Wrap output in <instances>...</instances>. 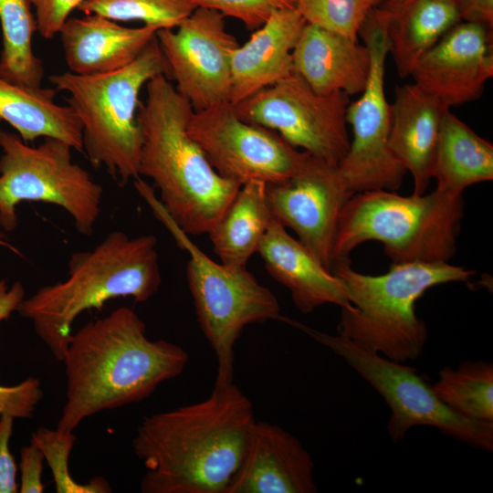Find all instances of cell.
Returning a JSON list of instances; mask_svg holds the SVG:
<instances>
[{
	"label": "cell",
	"instance_id": "cell-1",
	"mask_svg": "<svg viewBox=\"0 0 493 493\" xmlns=\"http://www.w3.org/2000/svg\"><path fill=\"white\" fill-rule=\"evenodd\" d=\"M251 401L234 383L204 401L144 416L132 440L146 472L143 493H225L255 423Z\"/></svg>",
	"mask_w": 493,
	"mask_h": 493
},
{
	"label": "cell",
	"instance_id": "cell-2",
	"mask_svg": "<svg viewBox=\"0 0 493 493\" xmlns=\"http://www.w3.org/2000/svg\"><path fill=\"white\" fill-rule=\"evenodd\" d=\"M188 360L181 346L150 340L128 307L89 321L72 333L61 361L66 398L57 428L73 432L90 416L147 398L179 376Z\"/></svg>",
	"mask_w": 493,
	"mask_h": 493
},
{
	"label": "cell",
	"instance_id": "cell-3",
	"mask_svg": "<svg viewBox=\"0 0 493 493\" xmlns=\"http://www.w3.org/2000/svg\"><path fill=\"white\" fill-rule=\"evenodd\" d=\"M137 120L142 135L139 175L158 188L160 202L188 235L208 234L241 184L221 176L187 133L194 109L165 75L146 85Z\"/></svg>",
	"mask_w": 493,
	"mask_h": 493
},
{
	"label": "cell",
	"instance_id": "cell-4",
	"mask_svg": "<svg viewBox=\"0 0 493 493\" xmlns=\"http://www.w3.org/2000/svg\"><path fill=\"white\" fill-rule=\"evenodd\" d=\"M161 284L157 238L112 231L92 249L73 253L66 278L24 298L16 311L32 322L37 337L61 362L81 313L118 298L147 301Z\"/></svg>",
	"mask_w": 493,
	"mask_h": 493
},
{
	"label": "cell",
	"instance_id": "cell-5",
	"mask_svg": "<svg viewBox=\"0 0 493 493\" xmlns=\"http://www.w3.org/2000/svg\"><path fill=\"white\" fill-rule=\"evenodd\" d=\"M332 273L344 283L351 304L341 308L338 333L404 362L416 360L427 340L425 323L415 313L416 301L430 288L467 281L475 271L447 262H404L372 276L341 262L333 266Z\"/></svg>",
	"mask_w": 493,
	"mask_h": 493
},
{
	"label": "cell",
	"instance_id": "cell-6",
	"mask_svg": "<svg viewBox=\"0 0 493 493\" xmlns=\"http://www.w3.org/2000/svg\"><path fill=\"white\" fill-rule=\"evenodd\" d=\"M462 216V194L436 188L426 195L403 196L388 190L353 194L339 216L332 267L351 262V251L369 240L382 242L393 264L447 262L456 250Z\"/></svg>",
	"mask_w": 493,
	"mask_h": 493
},
{
	"label": "cell",
	"instance_id": "cell-7",
	"mask_svg": "<svg viewBox=\"0 0 493 493\" xmlns=\"http://www.w3.org/2000/svg\"><path fill=\"white\" fill-rule=\"evenodd\" d=\"M168 67L156 37L129 65L113 72L83 76L69 71L49 76L82 126L83 152L94 168L104 167L120 184L139 175L142 135L137 120L139 95Z\"/></svg>",
	"mask_w": 493,
	"mask_h": 493
},
{
	"label": "cell",
	"instance_id": "cell-8",
	"mask_svg": "<svg viewBox=\"0 0 493 493\" xmlns=\"http://www.w3.org/2000/svg\"><path fill=\"white\" fill-rule=\"evenodd\" d=\"M134 186L178 246L189 254L186 278L201 330L216 357L215 384L231 383L237 339L249 324L279 320L278 301L246 267L232 268L207 257L175 224L147 183L139 178Z\"/></svg>",
	"mask_w": 493,
	"mask_h": 493
},
{
	"label": "cell",
	"instance_id": "cell-9",
	"mask_svg": "<svg viewBox=\"0 0 493 493\" xmlns=\"http://www.w3.org/2000/svg\"><path fill=\"white\" fill-rule=\"evenodd\" d=\"M0 226H17L16 206L23 201L61 207L82 235L93 233L101 211L102 186L72 160V147L56 138L31 146L18 134L0 128Z\"/></svg>",
	"mask_w": 493,
	"mask_h": 493
},
{
	"label": "cell",
	"instance_id": "cell-10",
	"mask_svg": "<svg viewBox=\"0 0 493 493\" xmlns=\"http://www.w3.org/2000/svg\"><path fill=\"white\" fill-rule=\"evenodd\" d=\"M282 321L300 330L341 357L383 397L392 411L387 430L393 443L416 425L439 429L469 446L493 449V422L464 418L443 404L416 369L403 365L350 339L329 334L284 316Z\"/></svg>",
	"mask_w": 493,
	"mask_h": 493
},
{
	"label": "cell",
	"instance_id": "cell-11",
	"mask_svg": "<svg viewBox=\"0 0 493 493\" xmlns=\"http://www.w3.org/2000/svg\"><path fill=\"white\" fill-rule=\"evenodd\" d=\"M388 16L384 5L375 7L359 32L369 49L370 71L361 97L347 107L346 120L353 137L338 164L352 194L369 190L396 191L406 173L389 147L392 112L384 93L385 61L390 51Z\"/></svg>",
	"mask_w": 493,
	"mask_h": 493
},
{
	"label": "cell",
	"instance_id": "cell-12",
	"mask_svg": "<svg viewBox=\"0 0 493 493\" xmlns=\"http://www.w3.org/2000/svg\"><path fill=\"white\" fill-rule=\"evenodd\" d=\"M350 102L344 92L316 93L293 73L234 106L242 120L273 130L295 148L338 165L351 144L346 120Z\"/></svg>",
	"mask_w": 493,
	"mask_h": 493
},
{
	"label": "cell",
	"instance_id": "cell-13",
	"mask_svg": "<svg viewBox=\"0 0 493 493\" xmlns=\"http://www.w3.org/2000/svg\"><path fill=\"white\" fill-rule=\"evenodd\" d=\"M187 133L221 176L241 185L282 182L300 169L309 154L275 131L242 120L229 101L194 110Z\"/></svg>",
	"mask_w": 493,
	"mask_h": 493
},
{
	"label": "cell",
	"instance_id": "cell-14",
	"mask_svg": "<svg viewBox=\"0 0 493 493\" xmlns=\"http://www.w3.org/2000/svg\"><path fill=\"white\" fill-rule=\"evenodd\" d=\"M168 79L194 111L229 101L231 58L239 46L216 10L198 6L173 29L156 32Z\"/></svg>",
	"mask_w": 493,
	"mask_h": 493
},
{
	"label": "cell",
	"instance_id": "cell-15",
	"mask_svg": "<svg viewBox=\"0 0 493 493\" xmlns=\"http://www.w3.org/2000/svg\"><path fill=\"white\" fill-rule=\"evenodd\" d=\"M273 217L292 229L298 240L332 272V246L341 211L352 195L338 165L310 153L291 177L267 184Z\"/></svg>",
	"mask_w": 493,
	"mask_h": 493
},
{
	"label": "cell",
	"instance_id": "cell-16",
	"mask_svg": "<svg viewBox=\"0 0 493 493\" xmlns=\"http://www.w3.org/2000/svg\"><path fill=\"white\" fill-rule=\"evenodd\" d=\"M489 28L467 21L454 26L417 60L410 73L414 84L448 109L479 98L493 76Z\"/></svg>",
	"mask_w": 493,
	"mask_h": 493
},
{
	"label": "cell",
	"instance_id": "cell-17",
	"mask_svg": "<svg viewBox=\"0 0 493 493\" xmlns=\"http://www.w3.org/2000/svg\"><path fill=\"white\" fill-rule=\"evenodd\" d=\"M314 492V464L301 443L278 425L255 421L225 493Z\"/></svg>",
	"mask_w": 493,
	"mask_h": 493
},
{
	"label": "cell",
	"instance_id": "cell-18",
	"mask_svg": "<svg viewBox=\"0 0 493 493\" xmlns=\"http://www.w3.org/2000/svg\"><path fill=\"white\" fill-rule=\"evenodd\" d=\"M306 24L296 8L275 11L231 58L229 102L236 105L294 73L292 51Z\"/></svg>",
	"mask_w": 493,
	"mask_h": 493
},
{
	"label": "cell",
	"instance_id": "cell-19",
	"mask_svg": "<svg viewBox=\"0 0 493 493\" xmlns=\"http://www.w3.org/2000/svg\"><path fill=\"white\" fill-rule=\"evenodd\" d=\"M270 276L290 292L297 309L310 313L324 304L350 307L344 283L274 217L257 252Z\"/></svg>",
	"mask_w": 493,
	"mask_h": 493
},
{
	"label": "cell",
	"instance_id": "cell-20",
	"mask_svg": "<svg viewBox=\"0 0 493 493\" xmlns=\"http://www.w3.org/2000/svg\"><path fill=\"white\" fill-rule=\"evenodd\" d=\"M158 29L127 27L90 14L68 17L61 27V44L68 71L91 76L116 71L131 63L156 37Z\"/></svg>",
	"mask_w": 493,
	"mask_h": 493
},
{
	"label": "cell",
	"instance_id": "cell-21",
	"mask_svg": "<svg viewBox=\"0 0 493 493\" xmlns=\"http://www.w3.org/2000/svg\"><path fill=\"white\" fill-rule=\"evenodd\" d=\"M294 73L318 94L362 93L370 71L365 45L306 23L292 51Z\"/></svg>",
	"mask_w": 493,
	"mask_h": 493
},
{
	"label": "cell",
	"instance_id": "cell-22",
	"mask_svg": "<svg viewBox=\"0 0 493 493\" xmlns=\"http://www.w3.org/2000/svg\"><path fill=\"white\" fill-rule=\"evenodd\" d=\"M447 110L414 83L395 87L389 147L411 173L414 194H423L433 178L441 121Z\"/></svg>",
	"mask_w": 493,
	"mask_h": 493
},
{
	"label": "cell",
	"instance_id": "cell-23",
	"mask_svg": "<svg viewBox=\"0 0 493 493\" xmlns=\"http://www.w3.org/2000/svg\"><path fill=\"white\" fill-rule=\"evenodd\" d=\"M56 93V89L21 86L0 76V121L26 142L51 137L83 152L81 123L69 105L55 102Z\"/></svg>",
	"mask_w": 493,
	"mask_h": 493
},
{
	"label": "cell",
	"instance_id": "cell-24",
	"mask_svg": "<svg viewBox=\"0 0 493 493\" xmlns=\"http://www.w3.org/2000/svg\"><path fill=\"white\" fill-rule=\"evenodd\" d=\"M390 51L399 76L410 73L417 60L461 20L456 0H409L387 3Z\"/></svg>",
	"mask_w": 493,
	"mask_h": 493
},
{
	"label": "cell",
	"instance_id": "cell-25",
	"mask_svg": "<svg viewBox=\"0 0 493 493\" xmlns=\"http://www.w3.org/2000/svg\"><path fill=\"white\" fill-rule=\"evenodd\" d=\"M267 184L248 181L208 232L220 263L232 268L246 267L265 236L272 219Z\"/></svg>",
	"mask_w": 493,
	"mask_h": 493
},
{
	"label": "cell",
	"instance_id": "cell-26",
	"mask_svg": "<svg viewBox=\"0 0 493 493\" xmlns=\"http://www.w3.org/2000/svg\"><path fill=\"white\" fill-rule=\"evenodd\" d=\"M433 177L436 189L455 195L493 179L492 144L450 110L442 118Z\"/></svg>",
	"mask_w": 493,
	"mask_h": 493
},
{
	"label": "cell",
	"instance_id": "cell-27",
	"mask_svg": "<svg viewBox=\"0 0 493 493\" xmlns=\"http://www.w3.org/2000/svg\"><path fill=\"white\" fill-rule=\"evenodd\" d=\"M30 5L28 0H0V76L17 85L41 88L44 68L33 51L37 21Z\"/></svg>",
	"mask_w": 493,
	"mask_h": 493
},
{
	"label": "cell",
	"instance_id": "cell-28",
	"mask_svg": "<svg viewBox=\"0 0 493 493\" xmlns=\"http://www.w3.org/2000/svg\"><path fill=\"white\" fill-rule=\"evenodd\" d=\"M432 389L456 414L470 420L493 422V365L464 362L457 369L445 366Z\"/></svg>",
	"mask_w": 493,
	"mask_h": 493
},
{
	"label": "cell",
	"instance_id": "cell-29",
	"mask_svg": "<svg viewBox=\"0 0 493 493\" xmlns=\"http://www.w3.org/2000/svg\"><path fill=\"white\" fill-rule=\"evenodd\" d=\"M197 7L195 0H85L78 10L113 21H142L159 30L177 27Z\"/></svg>",
	"mask_w": 493,
	"mask_h": 493
},
{
	"label": "cell",
	"instance_id": "cell-30",
	"mask_svg": "<svg viewBox=\"0 0 493 493\" xmlns=\"http://www.w3.org/2000/svg\"><path fill=\"white\" fill-rule=\"evenodd\" d=\"M73 432L41 427L32 434L31 442L42 451L47 462L56 492L58 493H109L111 487L100 476L87 483L76 481L69 472V456L76 442Z\"/></svg>",
	"mask_w": 493,
	"mask_h": 493
},
{
	"label": "cell",
	"instance_id": "cell-31",
	"mask_svg": "<svg viewBox=\"0 0 493 493\" xmlns=\"http://www.w3.org/2000/svg\"><path fill=\"white\" fill-rule=\"evenodd\" d=\"M383 0H296L306 23L358 41L360 29Z\"/></svg>",
	"mask_w": 493,
	"mask_h": 493
},
{
	"label": "cell",
	"instance_id": "cell-32",
	"mask_svg": "<svg viewBox=\"0 0 493 493\" xmlns=\"http://www.w3.org/2000/svg\"><path fill=\"white\" fill-rule=\"evenodd\" d=\"M25 298V290L20 282L10 288L5 284L0 289V321L6 320L16 311ZM44 396L39 379L28 377L12 386L0 385V415L13 418H30Z\"/></svg>",
	"mask_w": 493,
	"mask_h": 493
},
{
	"label": "cell",
	"instance_id": "cell-33",
	"mask_svg": "<svg viewBox=\"0 0 493 493\" xmlns=\"http://www.w3.org/2000/svg\"><path fill=\"white\" fill-rule=\"evenodd\" d=\"M198 6L207 7L241 21L246 28L256 30L277 10L295 8L296 0H195Z\"/></svg>",
	"mask_w": 493,
	"mask_h": 493
},
{
	"label": "cell",
	"instance_id": "cell-34",
	"mask_svg": "<svg viewBox=\"0 0 493 493\" xmlns=\"http://www.w3.org/2000/svg\"><path fill=\"white\" fill-rule=\"evenodd\" d=\"M36 11L37 30L46 39L53 38L74 9L85 0H28Z\"/></svg>",
	"mask_w": 493,
	"mask_h": 493
},
{
	"label": "cell",
	"instance_id": "cell-35",
	"mask_svg": "<svg viewBox=\"0 0 493 493\" xmlns=\"http://www.w3.org/2000/svg\"><path fill=\"white\" fill-rule=\"evenodd\" d=\"M14 420L10 415H0V493H16V464L9 449Z\"/></svg>",
	"mask_w": 493,
	"mask_h": 493
},
{
	"label": "cell",
	"instance_id": "cell-36",
	"mask_svg": "<svg viewBox=\"0 0 493 493\" xmlns=\"http://www.w3.org/2000/svg\"><path fill=\"white\" fill-rule=\"evenodd\" d=\"M45 457L39 447L30 441L28 446L21 449L20 454V493H42L44 484L42 482L43 463Z\"/></svg>",
	"mask_w": 493,
	"mask_h": 493
},
{
	"label": "cell",
	"instance_id": "cell-37",
	"mask_svg": "<svg viewBox=\"0 0 493 493\" xmlns=\"http://www.w3.org/2000/svg\"><path fill=\"white\" fill-rule=\"evenodd\" d=\"M461 19L493 26V0H456Z\"/></svg>",
	"mask_w": 493,
	"mask_h": 493
},
{
	"label": "cell",
	"instance_id": "cell-38",
	"mask_svg": "<svg viewBox=\"0 0 493 493\" xmlns=\"http://www.w3.org/2000/svg\"><path fill=\"white\" fill-rule=\"evenodd\" d=\"M409 0H388V3L391 5H400L405 4Z\"/></svg>",
	"mask_w": 493,
	"mask_h": 493
},
{
	"label": "cell",
	"instance_id": "cell-39",
	"mask_svg": "<svg viewBox=\"0 0 493 493\" xmlns=\"http://www.w3.org/2000/svg\"><path fill=\"white\" fill-rule=\"evenodd\" d=\"M6 284L5 280H0V289Z\"/></svg>",
	"mask_w": 493,
	"mask_h": 493
}]
</instances>
